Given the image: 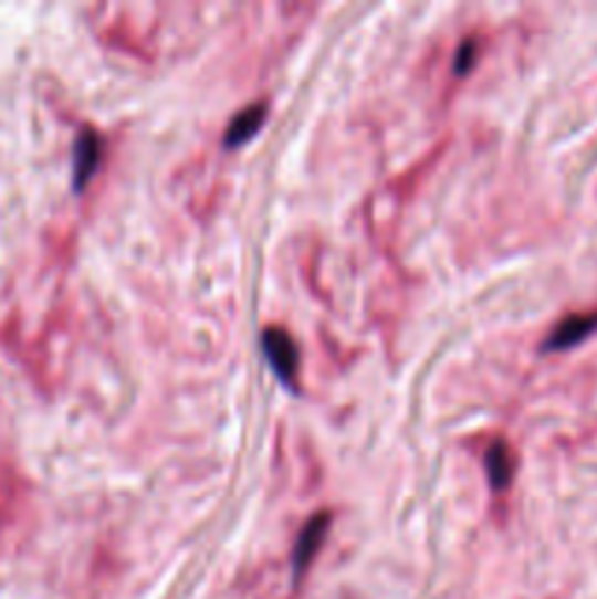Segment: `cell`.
I'll use <instances>...</instances> for the list:
<instances>
[{
	"instance_id": "1",
	"label": "cell",
	"mask_w": 597,
	"mask_h": 599,
	"mask_svg": "<svg viewBox=\"0 0 597 599\" xmlns=\"http://www.w3.org/2000/svg\"><path fill=\"white\" fill-rule=\"evenodd\" d=\"M264 354L270 366H273L275 378L282 380L284 386H296V371H298V345L296 339L284 328H266L264 337Z\"/></svg>"
},
{
	"instance_id": "6",
	"label": "cell",
	"mask_w": 597,
	"mask_h": 599,
	"mask_svg": "<svg viewBox=\"0 0 597 599\" xmlns=\"http://www.w3.org/2000/svg\"><path fill=\"white\" fill-rule=\"evenodd\" d=\"M483 462H486V476H490L492 488H495V492L506 488L515 474V456L513 451L506 448V442L490 444V448H486V460Z\"/></svg>"
},
{
	"instance_id": "7",
	"label": "cell",
	"mask_w": 597,
	"mask_h": 599,
	"mask_svg": "<svg viewBox=\"0 0 597 599\" xmlns=\"http://www.w3.org/2000/svg\"><path fill=\"white\" fill-rule=\"evenodd\" d=\"M474 59H478V42L474 39H465L463 44H460V50H457V59H454V74L457 76H465L469 71H472Z\"/></svg>"
},
{
	"instance_id": "3",
	"label": "cell",
	"mask_w": 597,
	"mask_h": 599,
	"mask_svg": "<svg viewBox=\"0 0 597 599\" xmlns=\"http://www.w3.org/2000/svg\"><path fill=\"white\" fill-rule=\"evenodd\" d=\"M100 156H103V144H100L97 132H80L74 144V190H83L92 181V176L97 172Z\"/></svg>"
},
{
	"instance_id": "4",
	"label": "cell",
	"mask_w": 597,
	"mask_h": 599,
	"mask_svg": "<svg viewBox=\"0 0 597 599\" xmlns=\"http://www.w3.org/2000/svg\"><path fill=\"white\" fill-rule=\"evenodd\" d=\"M595 328L597 313H577V316H568V319L559 322L554 328V334L545 339V351H565V348L583 343Z\"/></svg>"
},
{
	"instance_id": "5",
	"label": "cell",
	"mask_w": 597,
	"mask_h": 599,
	"mask_svg": "<svg viewBox=\"0 0 597 599\" xmlns=\"http://www.w3.org/2000/svg\"><path fill=\"white\" fill-rule=\"evenodd\" d=\"M264 117H266L264 103H255V106H247L243 112H238L223 135L226 147H241V144H247V140L255 138L258 129L264 126Z\"/></svg>"
},
{
	"instance_id": "2",
	"label": "cell",
	"mask_w": 597,
	"mask_h": 599,
	"mask_svg": "<svg viewBox=\"0 0 597 599\" xmlns=\"http://www.w3.org/2000/svg\"><path fill=\"white\" fill-rule=\"evenodd\" d=\"M328 526H332V515H328V512H316V515L302 526L296 547H293V574H296V579L305 574L307 565L314 561L316 550L323 547Z\"/></svg>"
}]
</instances>
